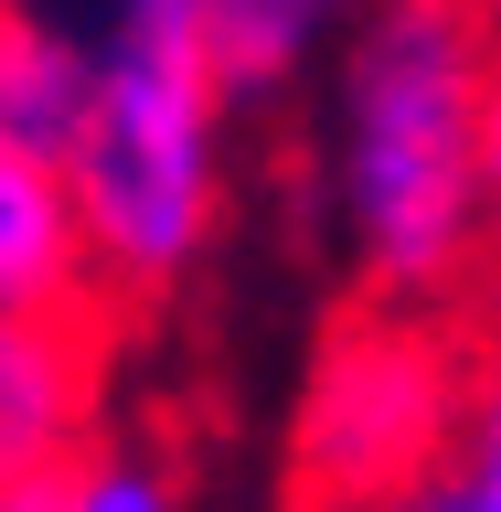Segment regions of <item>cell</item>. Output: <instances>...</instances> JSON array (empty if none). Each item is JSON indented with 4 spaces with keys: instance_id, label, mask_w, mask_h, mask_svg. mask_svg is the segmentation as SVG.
<instances>
[{
    "instance_id": "cell-1",
    "label": "cell",
    "mask_w": 501,
    "mask_h": 512,
    "mask_svg": "<svg viewBox=\"0 0 501 512\" xmlns=\"http://www.w3.org/2000/svg\"><path fill=\"white\" fill-rule=\"evenodd\" d=\"M331 192L374 299L448 310L480 267V75L491 22L459 0H363L331 43Z\"/></svg>"
},
{
    "instance_id": "cell-2",
    "label": "cell",
    "mask_w": 501,
    "mask_h": 512,
    "mask_svg": "<svg viewBox=\"0 0 501 512\" xmlns=\"http://www.w3.org/2000/svg\"><path fill=\"white\" fill-rule=\"evenodd\" d=\"M96 299H171L224 224V86L192 43H96V107L54 160Z\"/></svg>"
},
{
    "instance_id": "cell-3",
    "label": "cell",
    "mask_w": 501,
    "mask_h": 512,
    "mask_svg": "<svg viewBox=\"0 0 501 512\" xmlns=\"http://www.w3.org/2000/svg\"><path fill=\"white\" fill-rule=\"evenodd\" d=\"M470 352L448 310L363 299L320 331L299 406H288V502L299 512H395L448 470Z\"/></svg>"
},
{
    "instance_id": "cell-4",
    "label": "cell",
    "mask_w": 501,
    "mask_h": 512,
    "mask_svg": "<svg viewBox=\"0 0 501 512\" xmlns=\"http://www.w3.org/2000/svg\"><path fill=\"white\" fill-rule=\"evenodd\" d=\"M107 406V299L0 320V480H54L96 448Z\"/></svg>"
},
{
    "instance_id": "cell-5",
    "label": "cell",
    "mask_w": 501,
    "mask_h": 512,
    "mask_svg": "<svg viewBox=\"0 0 501 512\" xmlns=\"http://www.w3.org/2000/svg\"><path fill=\"white\" fill-rule=\"evenodd\" d=\"M86 299H96V278H86V246H75L64 171L54 160H22L0 139V320L86 310Z\"/></svg>"
},
{
    "instance_id": "cell-6",
    "label": "cell",
    "mask_w": 501,
    "mask_h": 512,
    "mask_svg": "<svg viewBox=\"0 0 501 512\" xmlns=\"http://www.w3.org/2000/svg\"><path fill=\"white\" fill-rule=\"evenodd\" d=\"M86 107H96V43L0 0V139L22 160H64Z\"/></svg>"
},
{
    "instance_id": "cell-7",
    "label": "cell",
    "mask_w": 501,
    "mask_h": 512,
    "mask_svg": "<svg viewBox=\"0 0 501 512\" xmlns=\"http://www.w3.org/2000/svg\"><path fill=\"white\" fill-rule=\"evenodd\" d=\"M192 11H203V64H214L224 107L310 75V64L363 22V0H192Z\"/></svg>"
},
{
    "instance_id": "cell-8",
    "label": "cell",
    "mask_w": 501,
    "mask_h": 512,
    "mask_svg": "<svg viewBox=\"0 0 501 512\" xmlns=\"http://www.w3.org/2000/svg\"><path fill=\"white\" fill-rule=\"evenodd\" d=\"M438 502L448 512H501V342L470 352V406H459V438H448Z\"/></svg>"
},
{
    "instance_id": "cell-9",
    "label": "cell",
    "mask_w": 501,
    "mask_h": 512,
    "mask_svg": "<svg viewBox=\"0 0 501 512\" xmlns=\"http://www.w3.org/2000/svg\"><path fill=\"white\" fill-rule=\"evenodd\" d=\"M43 512H182V491H171V470H160V459L96 438L86 459H64V470L43 480Z\"/></svg>"
},
{
    "instance_id": "cell-10",
    "label": "cell",
    "mask_w": 501,
    "mask_h": 512,
    "mask_svg": "<svg viewBox=\"0 0 501 512\" xmlns=\"http://www.w3.org/2000/svg\"><path fill=\"white\" fill-rule=\"evenodd\" d=\"M480 224L501 235V32H491V75H480Z\"/></svg>"
},
{
    "instance_id": "cell-11",
    "label": "cell",
    "mask_w": 501,
    "mask_h": 512,
    "mask_svg": "<svg viewBox=\"0 0 501 512\" xmlns=\"http://www.w3.org/2000/svg\"><path fill=\"white\" fill-rule=\"evenodd\" d=\"M118 32H139V43H192V54H203V11H192V0H118Z\"/></svg>"
},
{
    "instance_id": "cell-12",
    "label": "cell",
    "mask_w": 501,
    "mask_h": 512,
    "mask_svg": "<svg viewBox=\"0 0 501 512\" xmlns=\"http://www.w3.org/2000/svg\"><path fill=\"white\" fill-rule=\"evenodd\" d=\"M0 512H43V480H0Z\"/></svg>"
},
{
    "instance_id": "cell-13",
    "label": "cell",
    "mask_w": 501,
    "mask_h": 512,
    "mask_svg": "<svg viewBox=\"0 0 501 512\" xmlns=\"http://www.w3.org/2000/svg\"><path fill=\"white\" fill-rule=\"evenodd\" d=\"M459 11H470V22H491V32H501V0H459Z\"/></svg>"
}]
</instances>
